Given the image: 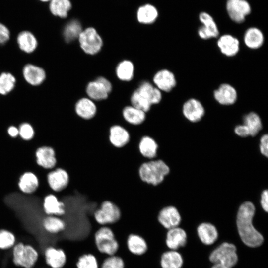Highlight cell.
Masks as SVG:
<instances>
[{"label": "cell", "mask_w": 268, "mask_h": 268, "mask_svg": "<svg viewBox=\"0 0 268 268\" xmlns=\"http://www.w3.org/2000/svg\"><path fill=\"white\" fill-rule=\"evenodd\" d=\"M130 135L128 131L120 125H114L109 128V140L115 147L121 148L129 142Z\"/></svg>", "instance_id": "cell-19"}, {"label": "cell", "mask_w": 268, "mask_h": 268, "mask_svg": "<svg viewBox=\"0 0 268 268\" xmlns=\"http://www.w3.org/2000/svg\"><path fill=\"white\" fill-rule=\"evenodd\" d=\"M161 268H180L183 265L181 255L175 250L164 252L161 256Z\"/></svg>", "instance_id": "cell-33"}, {"label": "cell", "mask_w": 268, "mask_h": 268, "mask_svg": "<svg viewBox=\"0 0 268 268\" xmlns=\"http://www.w3.org/2000/svg\"><path fill=\"white\" fill-rule=\"evenodd\" d=\"M71 8V3L69 0H51L50 1L49 10L55 16L67 17Z\"/></svg>", "instance_id": "cell-35"}, {"label": "cell", "mask_w": 268, "mask_h": 268, "mask_svg": "<svg viewBox=\"0 0 268 268\" xmlns=\"http://www.w3.org/2000/svg\"><path fill=\"white\" fill-rule=\"evenodd\" d=\"M264 36L262 32L256 27H250L245 32L244 42L250 49H257L264 43Z\"/></svg>", "instance_id": "cell-30"}, {"label": "cell", "mask_w": 268, "mask_h": 268, "mask_svg": "<svg viewBox=\"0 0 268 268\" xmlns=\"http://www.w3.org/2000/svg\"><path fill=\"white\" fill-rule=\"evenodd\" d=\"M17 42L20 49L26 53L33 52L38 46V41L35 35L27 30L22 31L18 34Z\"/></svg>", "instance_id": "cell-29"}, {"label": "cell", "mask_w": 268, "mask_h": 268, "mask_svg": "<svg viewBox=\"0 0 268 268\" xmlns=\"http://www.w3.org/2000/svg\"><path fill=\"white\" fill-rule=\"evenodd\" d=\"M260 150L261 154L266 157L268 156V136L263 135L260 139Z\"/></svg>", "instance_id": "cell-45"}, {"label": "cell", "mask_w": 268, "mask_h": 268, "mask_svg": "<svg viewBox=\"0 0 268 268\" xmlns=\"http://www.w3.org/2000/svg\"><path fill=\"white\" fill-rule=\"evenodd\" d=\"M94 219L100 226H109L118 222L121 217L119 207L109 201H103L94 212Z\"/></svg>", "instance_id": "cell-7"}, {"label": "cell", "mask_w": 268, "mask_h": 268, "mask_svg": "<svg viewBox=\"0 0 268 268\" xmlns=\"http://www.w3.org/2000/svg\"><path fill=\"white\" fill-rule=\"evenodd\" d=\"M243 122V124L248 128L251 136L256 135L262 129L261 118L255 112H250L246 115L244 117Z\"/></svg>", "instance_id": "cell-37"}, {"label": "cell", "mask_w": 268, "mask_h": 268, "mask_svg": "<svg viewBox=\"0 0 268 268\" xmlns=\"http://www.w3.org/2000/svg\"><path fill=\"white\" fill-rule=\"evenodd\" d=\"M7 133L12 137H16L19 135L18 129L14 126H10L8 128Z\"/></svg>", "instance_id": "cell-48"}, {"label": "cell", "mask_w": 268, "mask_h": 268, "mask_svg": "<svg viewBox=\"0 0 268 268\" xmlns=\"http://www.w3.org/2000/svg\"><path fill=\"white\" fill-rule=\"evenodd\" d=\"M182 112L185 117L192 122L200 121L205 113L201 102L194 98H191L184 103Z\"/></svg>", "instance_id": "cell-16"}, {"label": "cell", "mask_w": 268, "mask_h": 268, "mask_svg": "<svg viewBox=\"0 0 268 268\" xmlns=\"http://www.w3.org/2000/svg\"><path fill=\"white\" fill-rule=\"evenodd\" d=\"M16 243V237L11 231L4 229H0V250H10Z\"/></svg>", "instance_id": "cell-41"}, {"label": "cell", "mask_w": 268, "mask_h": 268, "mask_svg": "<svg viewBox=\"0 0 268 268\" xmlns=\"http://www.w3.org/2000/svg\"><path fill=\"white\" fill-rule=\"evenodd\" d=\"M19 135L25 140L31 139L34 135V130L33 127L28 123L21 124L18 128Z\"/></svg>", "instance_id": "cell-43"}, {"label": "cell", "mask_w": 268, "mask_h": 268, "mask_svg": "<svg viewBox=\"0 0 268 268\" xmlns=\"http://www.w3.org/2000/svg\"><path fill=\"white\" fill-rule=\"evenodd\" d=\"M22 74L25 81L33 86L41 84L46 77V72L43 68L31 64L24 66Z\"/></svg>", "instance_id": "cell-18"}, {"label": "cell", "mask_w": 268, "mask_h": 268, "mask_svg": "<svg viewBox=\"0 0 268 268\" xmlns=\"http://www.w3.org/2000/svg\"><path fill=\"white\" fill-rule=\"evenodd\" d=\"M39 180L37 176L31 172L24 173L20 177L18 186L20 190L26 194H31L38 188Z\"/></svg>", "instance_id": "cell-32"}, {"label": "cell", "mask_w": 268, "mask_h": 268, "mask_svg": "<svg viewBox=\"0 0 268 268\" xmlns=\"http://www.w3.org/2000/svg\"><path fill=\"white\" fill-rule=\"evenodd\" d=\"M42 227L47 233L57 235L65 230L66 223L61 217L48 215L42 221Z\"/></svg>", "instance_id": "cell-27"}, {"label": "cell", "mask_w": 268, "mask_h": 268, "mask_svg": "<svg viewBox=\"0 0 268 268\" xmlns=\"http://www.w3.org/2000/svg\"><path fill=\"white\" fill-rule=\"evenodd\" d=\"M138 150L145 158L151 160L156 159L157 155L158 144L151 136H142L138 143Z\"/></svg>", "instance_id": "cell-25"}, {"label": "cell", "mask_w": 268, "mask_h": 268, "mask_svg": "<svg viewBox=\"0 0 268 268\" xmlns=\"http://www.w3.org/2000/svg\"><path fill=\"white\" fill-rule=\"evenodd\" d=\"M93 240L97 251L106 256L117 254L120 245L113 230L108 226H101L94 232Z\"/></svg>", "instance_id": "cell-4"}, {"label": "cell", "mask_w": 268, "mask_h": 268, "mask_svg": "<svg viewBox=\"0 0 268 268\" xmlns=\"http://www.w3.org/2000/svg\"><path fill=\"white\" fill-rule=\"evenodd\" d=\"M76 114L84 120L92 119L96 114V107L93 101L88 98H82L79 100L75 107Z\"/></svg>", "instance_id": "cell-26"}, {"label": "cell", "mask_w": 268, "mask_h": 268, "mask_svg": "<svg viewBox=\"0 0 268 268\" xmlns=\"http://www.w3.org/2000/svg\"><path fill=\"white\" fill-rule=\"evenodd\" d=\"M40 1H42V2H50L51 0H39Z\"/></svg>", "instance_id": "cell-49"}, {"label": "cell", "mask_w": 268, "mask_h": 268, "mask_svg": "<svg viewBox=\"0 0 268 268\" xmlns=\"http://www.w3.org/2000/svg\"><path fill=\"white\" fill-rule=\"evenodd\" d=\"M122 115L124 121L133 126H139L146 119L145 112L133 106L126 107L123 110Z\"/></svg>", "instance_id": "cell-28"}, {"label": "cell", "mask_w": 268, "mask_h": 268, "mask_svg": "<svg viewBox=\"0 0 268 268\" xmlns=\"http://www.w3.org/2000/svg\"><path fill=\"white\" fill-rule=\"evenodd\" d=\"M126 247L129 252L135 256H141L147 251L148 245L145 239L141 235L131 233L127 237Z\"/></svg>", "instance_id": "cell-15"}, {"label": "cell", "mask_w": 268, "mask_h": 268, "mask_svg": "<svg viewBox=\"0 0 268 268\" xmlns=\"http://www.w3.org/2000/svg\"><path fill=\"white\" fill-rule=\"evenodd\" d=\"M187 242V234L182 228L176 227L168 230L165 243L172 250H176L184 246Z\"/></svg>", "instance_id": "cell-23"}, {"label": "cell", "mask_w": 268, "mask_h": 268, "mask_svg": "<svg viewBox=\"0 0 268 268\" xmlns=\"http://www.w3.org/2000/svg\"><path fill=\"white\" fill-rule=\"evenodd\" d=\"M10 33L9 29L0 22V44H4L10 39Z\"/></svg>", "instance_id": "cell-44"}, {"label": "cell", "mask_w": 268, "mask_h": 268, "mask_svg": "<svg viewBox=\"0 0 268 268\" xmlns=\"http://www.w3.org/2000/svg\"><path fill=\"white\" fill-rule=\"evenodd\" d=\"M153 82L159 90L170 91L176 85V80L174 74L167 69L158 71L153 77Z\"/></svg>", "instance_id": "cell-22"}, {"label": "cell", "mask_w": 268, "mask_h": 268, "mask_svg": "<svg viewBox=\"0 0 268 268\" xmlns=\"http://www.w3.org/2000/svg\"><path fill=\"white\" fill-rule=\"evenodd\" d=\"M210 261L214 264L211 268H232L238 261L235 246L224 242L211 253Z\"/></svg>", "instance_id": "cell-6"}, {"label": "cell", "mask_w": 268, "mask_h": 268, "mask_svg": "<svg viewBox=\"0 0 268 268\" xmlns=\"http://www.w3.org/2000/svg\"><path fill=\"white\" fill-rule=\"evenodd\" d=\"M161 98L160 90L150 83L144 81L134 92L131 101L132 106L146 112L150 110L152 104L160 102Z\"/></svg>", "instance_id": "cell-3"}, {"label": "cell", "mask_w": 268, "mask_h": 268, "mask_svg": "<svg viewBox=\"0 0 268 268\" xmlns=\"http://www.w3.org/2000/svg\"><path fill=\"white\" fill-rule=\"evenodd\" d=\"M78 39L81 49L89 55L98 53L103 45L101 37L93 27H88L82 30Z\"/></svg>", "instance_id": "cell-8"}, {"label": "cell", "mask_w": 268, "mask_h": 268, "mask_svg": "<svg viewBox=\"0 0 268 268\" xmlns=\"http://www.w3.org/2000/svg\"><path fill=\"white\" fill-rule=\"evenodd\" d=\"M158 15V12L156 8L150 4L140 6L137 12L138 22L145 24H149L154 22Z\"/></svg>", "instance_id": "cell-34"}, {"label": "cell", "mask_w": 268, "mask_h": 268, "mask_svg": "<svg viewBox=\"0 0 268 268\" xmlns=\"http://www.w3.org/2000/svg\"><path fill=\"white\" fill-rule=\"evenodd\" d=\"M47 181L51 189L56 192H61L67 188L69 182L67 171L57 167L47 175Z\"/></svg>", "instance_id": "cell-14"}, {"label": "cell", "mask_w": 268, "mask_h": 268, "mask_svg": "<svg viewBox=\"0 0 268 268\" xmlns=\"http://www.w3.org/2000/svg\"><path fill=\"white\" fill-rule=\"evenodd\" d=\"M198 236L201 241L205 245L212 244L218 237L216 227L209 223H202L197 228Z\"/></svg>", "instance_id": "cell-31"}, {"label": "cell", "mask_w": 268, "mask_h": 268, "mask_svg": "<svg viewBox=\"0 0 268 268\" xmlns=\"http://www.w3.org/2000/svg\"><path fill=\"white\" fill-rule=\"evenodd\" d=\"M45 263L50 268H63L67 263V255L60 248L49 246L43 252Z\"/></svg>", "instance_id": "cell-12"}, {"label": "cell", "mask_w": 268, "mask_h": 268, "mask_svg": "<svg viewBox=\"0 0 268 268\" xmlns=\"http://www.w3.org/2000/svg\"><path fill=\"white\" fill-rule=\"evenodd\" d=\"M235 134L241 137H247L250 135V132L248 128L244 125H239L234 129Z\"/></svg>", "instance_id": "cell-46"}, {"label": "cell", "mask_w": 268, "mask_h": 268, "mask_svg": "<svg viewBox=\"0 0 268 268\" xmlns=\"http://www.w3.org/2000/svg\"><path fill=\"white\" fill-rule=\"evenodd\" d=\"M157 220L163 228L169 230L179 225L181 222V216L175 207L167 205L159 210Z\"/></svg>", "instance_id": "cell-11"}, {"label": "cell", "mask_w": 268, "mask_h": 268, "mask_svg": "<svg viewBox=\"0 0 268 268\" xmlns=\"http://www.w3.org/2000/svg\"><path fill=\"white\" fill-rule=\"evenodd\" d=\"M260 203L263 210L266 212L268 211V192L267 190H264L261 195Z\"/></svg>", "instance_id": "cell-47"}, {"label": "cell", "mask_w": 268, "mask_h": 268, "mask_svg": "<svg viewBox=\"0 0 268 268\" xmlns=\"http://www.w3.org/2000/svg\"><path fill=\"white\" fill-rule=\"evenodd\" d=\"M199 18L202 24L198 30V35L201 38L206 40L218 36L219 30L217 24L209 13L206 12H201Z\"/></svg>", "instance_id": "cell-13"}, {"label": "cell", "mask_w": 268, "mask_h": 268, "mask_svg": "<svg viewBox=\"0 0 268 268\" xmlns=\"http://www.w3.org/2000/svg\"><path fill=\"white\" fill-rule=\"evenodd\" d=\"M43 209L48 215L62 217L66 213L65 203L54 194H49L44 198Z\"/></svg>", "instance_id": "cell-21"}, {"label": "cell", "mask_w": 268, "mask_h": 268, "mask_svg": "<svg viewBox=\"0 0 268 268\" xmlns=\"http://www.w3.org/2000/svg\"><path fill=\"white\" fill-rule=\"evenodd\" d=\"M38 165L45 169H52L57 164L56 151L50 146H44L38 148L35 152Z\"/></svg>", "instance_id": "cell-17"}, {"label": "cell", "mask_w": 268, "mask_h": 268, "mask_svg": "<svg viewBox=\"0 0 268 268\" xmlns=\"http://www.w3.org/2000/svg\"><path fill=\"white\" fill-rule=\"evenodd\" d=\"M13 264L23 268H33L38 260L39 253L33 246L16 242L11 249Z\"/></svg>", "instance_id": "cell-5"}, {"label": "cell", "mask_w": 268, "mask_h": 268, "mask_svg": "<svg viewBox=\"0 0 268 268\" xmlns=\"http://www.w3.org/2000/svg\"><path fill=\"white\" fill-rule=\"evenodd\" d=\"M15 77L11 73L4 72L0 74V94L5 95L14 88Z\"/></svg>", "instance_id": "cell-40"}, {"label": "cell", "mask_w": 268, "mask_h": 268, "mask_svg": "<svg viewBox=\"0 0 268 268\" xmlns=\"http://www.w3.org/2000/svg\"><path fill=\"white\" fill-rule=\"evenodd\" d=\"M112 90L110 82L103 77H99L87 85L86 91L89 97L92 99L100 101L106 99Z\"/></svg>", "instance_id": "cell-10"}, {"label": "cell", "mask_w": 268, "mask_h": 268, "mask_svg": "<svg viewBox=\"0 0 268 268\" xmlns=\"http://www.w3.org/2000/svg\"><path fill=\"white\" fill-rule=\"evenodd\" d=\"M217 46L221 52L227 57L236 55L239 50V41L230 34H224L219 37Z\"/></svg>", "instance_id": "cell-24"}, {"label": "cell", "mask_w": 268, "mask_h": 268, "mask_svg": "<svg viewBox=\"0 0 268 268\" xmlns=\"http://www.w3.org/2000/svg\"><path fill=\"white\" fill-rule=\"evenodd\" d=\"M99 268H126V266L123 258L115 254L106 256L100 263Z\"/></svg>", "instance_id": "cell-42"}, {"label": "cell", "mask_w": 268, "mask_h": 268, "mask_svg": "<svg viewBox=\"0 0 268 268\" xmlns=\"http://www.w3.org/2000/svg\"><path fill=\"white\" fill-rule=\"evenodd\" d=\"M82 30L81 25L77 20H71L65 26L64 38L67 42H71L78 38Z\"/></svg>", "instance_id": "cell-36"}, {"label": "cell", "mask_w": 268, "mask_h": 268, "mask_svg": "<svg viewBox=\"0 0 268 268\" xmlns=\"http://www.w3.org/2000/svg\"><path fill=\"white\" fill-rule=\"evenodd\" d=\"M134 66L129 60H124L117 66L116 72L118 78L122 81H129L133 77Z\"/></svg>", "instance_id": "cell-38"}, {"label": "cell", "mask_w": 268, "mask_h": 268, "mask_svg": "<svg viewBox=\"0 0 268 268\" xmlns=\"http://www.w3.org/2000/svg\"><path fill=\"white\" fill-rule=\"evenodd\" d=\"M216 101L223 105L233 104L237 100V93L236 89L231 85L224 83L219 86L213 93Z\"/></svg>", "instance_id": "cell-20"}, {"label": "cell", "mask_w": 268, "mask_h": 268, "mask_svg": "<svg viewBox=\"0 0 268 268\" xmlns=\"http://www.w3.org/2000/svg\"><path fill=\"white\" fill-rule=\"evenodd\" d=\"M226 8L230 19L237 23L243 22L251 11L250 4L246 0H227Z\"/></svg>", "instance_id": "cell-9"}, {"label": "cell", "mask_w": 268, "mask_h": 268, "mask_svg": "<svg viewBox=\"0 0 268 268\" xmlns=\"http://www.w3.org/2000/svg\"><path fill=\"white\" fill-rule=\"evenodd\" d=\"M255 212V207L253 203L246 201L240 205L237 214L238 233L243 242L250 247L260 246L264 241L262 235L253 225Z\"/></svg>", "instance_id": "cell-1"}, {"label": "cell", "mask_w": 268, "mask_h": 268, "mask_svg": "<svg viewBox=\"0 0 268 268\" xmlns=\"http://www.w3.org/2000/svg\"><path fill=\"white\" fill-rule=\"evenodd\" d=\"M76 268H99L100 265L96 256L91 253H83L76 262Z\"/></svg>", "instance_id": "cell-39"}, {"label": "cell", "mask_w": 268, "mask_h": 268, "mask_svg": "<svg viewBox=\"0 0 268 268\" xmlns=\"http://www.w3.org/2000/svg\"><path fill=\"white\" fill-rule=\"evenodd\" d=\"M170 171V167L165 161L154 159L142 163L139 167L138 175L142 182L156 186L163 182Z\"/></svg>", "instance_id": "cell-2"}]
</instances>
